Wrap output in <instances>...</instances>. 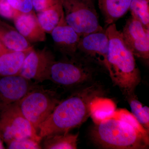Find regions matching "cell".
<instances>
[{
  "mask_svg": "<svg viewBox=\"0 0 149 149\" xmlns=\"http://www.w3.org/2000/svg\"><path fill=\"white\" fill-rule=\"evenodd\" d=\"M102 92L100 86L93 84L60 102L40 126L38 135L42 139L52 134L69 133L80 126L90 117L92 102Z\"/></svg>",
  "mask_w": 149,
  "mask_h": 149,
  "instance_id": "cell-1",
  "label": "cell"
},
{
  "mask_svg": "<svg viewBox=\"0 0 149 149\" xmlns=\"http://www.w3.org/2000/svg\"><path fill=\"white\" fill-rule=\"evenodd\" d=\"M91 134L94 142L104 148L142 149L149 146V131L138 121L129 120L120 109L95 124Z\"/></svg>",
  "mask_w": 149,
  "mask_h": 149,
  "instance_id": "cell-2",
  "label": "cell"
},
{
  "mask_svg": "<svg viewBox=\"0 0 149 149\" xmlns=\"http://www.w3.org/2000/svg\"><path fill=\"white\" fill-rule=\"evenodd\" d=\"M106 32L109 41L106 70L115 85L126 93H131L141 81L135 56L115 23L108 25Z\"/></svg>",
  "mask_w": 149,
  "mask_h": 149,
  "instance_id": "cell-3",
  "label": "cell"
},
{
  "mask_svg": "<svg viewBox=\"0 0 149 149\" xmlns=\"http://www.w3.org/2000/svg\"><path fill=\"white\" fill-rule=\"evenodd\" d=\"M60 102L54 91L37 85L17 104L22 113L38 132L40 126Z\"/></svg>",
  "mask_w": 149,
  "mask_h": 149,
  "instance_id": "cell-4",
  "label": "cell"
},
{
  "mask_svg": "<svg viewBox=\"0 0 149 149\" xmlns=\"http://www.w3.org/2000/svg\"><path fill=\"white\" fill-rule=\"evenodd\" d=\"M95 65L78 58L55 61L50 68L48 80L65 87L81 85L93 78Z\"/></svg>",
  "mask_w": 149,
  "mask_h": 149,
  "instance_id": "cell-5",
  "label": "cell"
},
{
  "mask_svg": "<svg viewBox=\"0 0 149 149\" xmlns=\"http://www.w3.org/2000/svg\"><path fill=\"white\" fill-rule=\"evenodd\" d=\"M65 19L81 37L102 31L94 5L83 0H61Z\"/></svg>",
  "mask_w": 149,
  "mask_h": 149,
  "instance_id": "cell-6",
  "label": "cell"
},
{
  "mask_svg": "<svg viewBox=\"0 0 149 149\" xmlns=\"http://www.w3.org/2000/svg\"><path fill=\"white\" fill-rule=\"evenodd\" d=\"M0 136L5 143L27 137L40 143L42 140L32 123L22 113L17 103L0 112Z\"/></svg>",
  "mask_w": 149,
  "mask_h": 149,
  "instance_id": "cell-7",
  "label": "cell"
},
{
  "mask_svg": "<svg viewBox=\"0 0 149 149\" xmlns=\"http://www.w3.org/2000/svg\"><path fill=\"white\" fill-rule=\"evenodd\" d=\"M109 45L106 29L82 36L77 47L76 57L106 69Z\"/></svg>",
  "mask_w": 149,
  "mask_h": 149,
  "instance_id": "cell-8",
  "label": "cell"
},
{
  "mask_svg": "<svg viewBox=\"0 0 149 149\" xmlns=\"http://www.w3.org/2000/svg\"><path fill=\"white\" fill-rule=\"evenodd\" d=\"M54 55L47 47L34 49L26 56L18 75L37 83L48 80L50 68L55 61Z\"/></svg>",
  "mask_w": 149,
  "mask_h": 149,
  "instance_id": "cell-9",
  "label": "cell"
},
{
  "mask_svg": "<svg viewBox=\"0 0 149 149\" xmlns=\"http://www.w3.org/2000/svg\"><path fill=\"white\" fill-rule=\"evenodd\" d=\"M121 32L124 42L134 56L148 60L149 29L131 15Z\"/></svg>",
  "mask_w": 149,
  "mask_h": 149,
  "instance_id": "cell-10",
  "label": "cell"
},
{
  "mask_svg": "<svg viewBox=\"0 0 149 149\" xmlns=\"http://www.w3.org/2000/svg\"><path fill=\"white\" fill-rule=\"evenodd\" d=\"M37 85L19 75L0 76V112L18 102Z\"/></svg>",
  "mask_w": 149,
  "mask_h": 149,
  "instance_id": "cell-11",
  "label": "cell"
},
{
  "mask_svg": "<svg viewBox=\"0 0 149 149\" xmlns=\"http://www.w3.org/2000/svg\"><path fill=\"white\" fill-rule=\"evenodd\" d=\"M50 34L57 51L65 57L73 58L76 57L81 37L67 24L64 16Z\"/></svg>",
  "mask_w": 149,
  "mask_h": 149,
  "instance_id": "cell-12",
  "label": "cell"
},
{
  "mask_svg": "<svg viewBox=\"0 0 149 149\" xmlns=\"http://www.w3.org/2000/svg\"><path fill=\"white\" fill-rule=\"evenodd\" d=\"M17 31L29 43H38L46 41V33L42 29L35 11L21 13L13 19Z\"/></svg>",
  "mask_w": 149,
  "mask_h": 149,
  "instance_id": "cell-13",
  "label": "cell"
},
{
  "mask_svg": "<svg viewBox=\"0 0 149 149\" xmlns=\"http://www.w3.org/2000/svg\"><path fill=\"white\" fill-rule=\"evenodd\" d=\"M33 49L17 51L3 48L0 51V76L18 75L26 56Z\"/></svg>",
  "mask_w": 149,
  "mask_h": 149,
  "instance_id": "cell-14",
  "label": "cell"
},
{
  "mask_svg": "<svg viewBox=\"0 0 149 149\" xmlns=\"http://www.w3.org/2000/svg\"><path fill=\"white\" fill-rule=\"evenodd\" d=\"M0 42L7 49L13 50L25 51L34 48L17 31L0 19Z\"/></svg>",
  "mask_w": 149,
  "mask_h": 149,
  "instance_id": "cell-15",
  "label": "cell"
},
{
  "mask_svg": "<svg viewBox=\"0 0 149 149\" xmlns=\"http://www.w3.org/2000/svg\"><path fill=\"white\" fill-rule=\"evenodd\" d=\"M132 0H98L99 8L107 25L114 23L129 10Z\"/></svg>",
  "mask_w": 149,
  "mask_h": 149,
  "instance_id": "cell-16",
  "label": "cell"
},
{
  "mask_svg": "<svg viewBox=\"0 0 149 149\" xmlns=\"http://www.w3.org/2000/svg\"><path fill=\"white\" fill-rule=\"evenodd\" d=\"M39 24L46 33L51 34L64 16L61 0L58 2L37 14Z\"/></svg>",
  "mask_w": 149,
  "mask_h": 149,
  "instance_id": "cell-17",
  "label": "cell"
},
{
  "mask_svg": "<svg viewBox=\"0 0 149 149\" xmlns=\"http://www.w3.org/2000/svg\"><path fill=\"white\" fill-rule=\"evenodd\" d=\"M78 133H58L48 135L43 138L42 148L75 149L77 148Z\"/></svg>",
  "mask_w": 149,
  "mask_h": 149,
  "instance_id": "cell-18",
  "label": "cell"
},
{
  "mask_svg": "<svg viewBox=\"0 0 149 149\" xmlns=\"http://www.w3.org/2000/svg\"><path fill=\"white\" fill-rule=\"evenodd\" d=\"M116 110V105L112 100L98 96L91 103L90 116L95 124H97L112 116Z\"/></svg>",
  "mask_w": 149,
  "mask_h": 149,
  "instance_id": "cell-19",
  "label": "cell"
},
{
  "mask_svg": "<svg viewBox=\"0 0 149 149\" xmlns=\"http://www.w3.org/2000/svg\"><path fill=\"white\" fill-rule=\"evenodd\" d=\"M129 10L131 16L149 29V0H132Z\"/></svg>",
  "mask_w": 149,
  "mask_h": 149,
  "instance_id": "cell-20",
  "label": "cell"
},
{
  "mask_svg": "<svg viewBox=\"0 0 149 149\" xmlns=\"http://www.w3.org/2000/svg\"><path fill=\"white\" fill-rule=\"evenodd\" d=\"M131 113L136 118L138 122L145 129L149 131V108L143 106L141 102L135 98L129 101Z\"/></svg>",
  "mask_w": 149,
  "mask_h": 149,
  "instance_id": "cell-21",
  "label": "cell"
},
{
  "mask_svg": "<svg viewBox=\"0 0 149 149\" xmlns=\"http://www.w3.org/2000/svg\"><path fill=\"white\" fill-rule=\"evenodd\" d=\"M40 142L31 138L13 139L6 143L7 148L10 149H42Z\"/></svg>",
  "mask_w": 149,
  "mask_h": 149,
  "instance_id": "cell-22",
  "label": "cell"
},
{
  "mask_svg": "<svg viewBox=\"0 0 149 149\" xmlns=\"http://www.w3.org/2000/svg\"><path fill=\"white\" fill-rule=\"evenodd\" d=\"M13 8L22 13H27L34 10L32 0H7Z\"/></svg>",
  "mask_w": 149,
  "mask_h": 149,
  "instance_id": "cell-23",
  "label": "cell"
},
{
  "mask_svg": "<svg viewBox=\"0 0 149 149\" xmlns=\"http://www.w3.org/2000/svg\"><path fill=\"white\" fill-rule=\"evenodd\" d=\"M10 5L7 0H0V15L9 19H13L21 14Z\"/></svg>",
  "mask_w": 149,
  "mask_h": 149,
  "instance_id": "cell-24",
  "label": "cell"
},
{
  "mask_svg": "<svg viewBox=\"0 0 149 149\" xmlns=\"http://www.w3.org/2000/svg\"><path fill=\"white\" fill-rule=\"evenodd\" d=\"M60 0H32L33 8L37 13L55 4Z\"/></svg>",
  "mask_w": 149,
  "mask_h": 149,
  "instance_id": "cell-25",
  "label": "cell"
},
{
  "mask_svg": "<svg viewBox=\"0 0 149 149\" xmlns=\"http://www.w3.org/2000/svg\"><path fill=\"white\" fill-rule=\"evenodd\" d=\"M3 141L2 139L1 138V136H0V149H3L5 148L4 146H3Z\"/></svg>",
  "mask_w": 149,
  "mask_h": 149,
  "instance_id": "cell-26",
  "label": "cell"
},
{
  "mask_svg": "<svg viewBox=\"0 0 149 149\" xmlns=\"http://www.w3.org/2000/svg\"><path fill=\"white\" fill-rule=\"evenodd\" d=\"M83 1H85L86 2L89 3L91 4L94 5V0H83Z\"/></svg>",
  "mask_w": 149,
  "mask_h": 149,
  "instance_id": "cell-27",
  "label": "cell"
},
{
  "mask_svg": "<svg viewBox=\"0 0 149 149\" xmlns=\"http://www.w3.org/2000/svg\"><path fill=\"white\" fill-rule=\"evenodd\" d=\"M4 47H5L1 43V42H0V51Z\"/></svg>",
  "mask_w": 149,
  "mask_h": 149,
  "instance_id": "cell-28",
  "label": "cell"
}]
</instances>
